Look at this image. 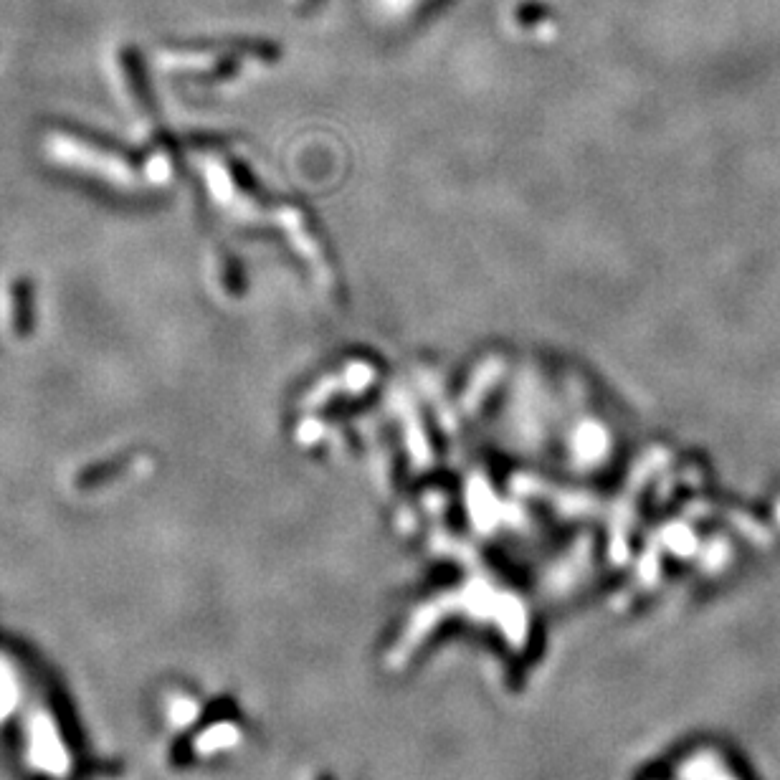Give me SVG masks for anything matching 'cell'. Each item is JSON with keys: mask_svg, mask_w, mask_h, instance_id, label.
<instances>
[{"mask_svg": "<svg viewBox=\"0 0 780 780\" xmlns=\"http://www.w3.org/2000/svg\"><path fill=\"white\" fill-rule=\"evenodd\" d=\"M46 150L51 158L59 163L71 165V168L87 170V173L99 175L104 180H114L120 185H132L137 180L135 165L122 155L120 150L104 147L99 142L84 140V137L69 135V132H54L46 140Z\"/></svg>", "mask_w": 780, "mask_h": 780, "instance_id": "cell-1", "label": "cell"}, {"mask_svg": "<svg viewBox=\"0 0 780 780\" xmlns=\"http://www.w3.org/2000/svg\"><path fill=\"white\" fill-rule=\"evenodd\" d=\"M6 327L16 340H26L33 332V284L16 279L6 292Z\"/></svg>", "mask_w": 780, "mask_h": 780, "instance_id": "cell-2", "label": "cell"}, {"mask_svg": "<svg viewBox=\"0 0 780 780\" xmlns=\"http://www.w3.org/2000/svg\"><path fill=\"white\" fill-rule=\"evenodd\" d=\"M120 69L125 76V89L130 104L142 114V117H150L152 109H155V99H152L150 84H147L145 69H142V61L137 56V51L125 49L120 54Z\"/></svg>", "mask_w": 780, "mask_h": 780, "instance_id": "cell-3", "label": "cell"}, {"mask_svg": "<svg viewBox=\"0 0 780 780\" xmlns=\"http://www.w3.org/2000/svg\"><path fill=\"white\" fill-rule=\"evenodd\" d=\"M127 464H132V461H127V459L104 461V464L94 466L92 472H87V479H84V484H99V482H104V479H112V477H117V474H125L127 472Z\"/></svg>", "mask_w": 780, "mask_h": 780, "instance_id": "cell-4", "label": "cell"}]
</instances>
